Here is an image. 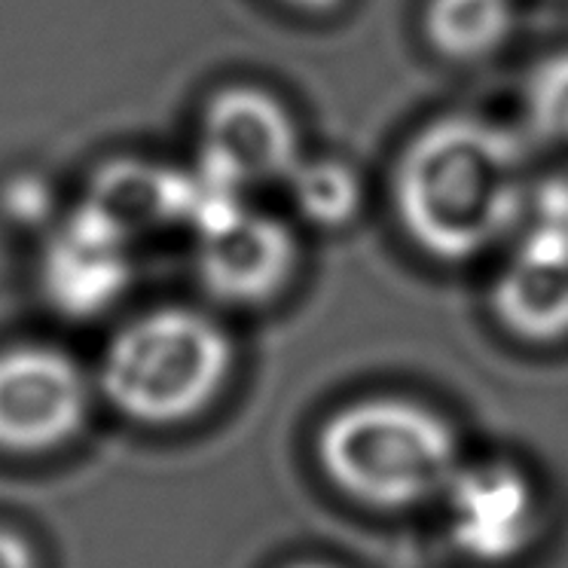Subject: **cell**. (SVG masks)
<instances>
[{
    "instance_id": "obj_5",
    "label": "cell",
    "mask_w": 568,
    "mask_h": 568,
    "mask_svg": "<svg viewBox=\"0 0 568 568\" xmlns=\"http://www.w3.org/2000/svg\"><path fill=\"white\" fill-rule=\"evenodd\" d=\"M446 531L462 554L483 566H505L541 535V498L510 462L462 465L446 486Z\"/></svg>"
},
{
    "instance_id": "obj_10",
    "label": "cell",
    "mask_w": 568,
    "mask_h": 568,
    "mask_svg": "<svg viewBox=\"0 0 568 568\" xmlns=\"http://www.w3.org/2000/svg\"><path fill=\"white\" fill-rule=\"evenodd\" d=\"M517 22L514 0H428L425 34L456 62H477L501 50Z\"/></svg>"
},
{
    "instance_id": "obj_14",
    "label": "cell",
    "mask_w": 568,
    "mask_h": 568,
    "mask_svg": "<svg viewBox=\"0 0 568 568\" xmlns=\"http://www.w3.org/2000/svg\"><path fill=\"white\" fill-rule=\"evenodd\" d=\"M7 202H10V214L13 221H34L40 211L47 209V190L34 181V178H19L16 184L7 190Z\"/></svg>"
},
{
    "instance_id": "obj_2",
    "label": "cell",
    "mask_w": 568,
    "mask_h": 568,
    "mask_svg": "<svg viewBox=\"0 0 568 568\" xmlns=\"http://www.w3.org/2000/svg\"><path fill=\"white\" fill-rule=\"evenodd\" d=\"M318 462L352 501L407 510L444 498L462 468V446L437 409L407 397H364L327 419Z\"/></svg>"
},
{
    "instance_id": "obj_15",
    "label": "cell",
    "mask_w": 568,
    "mask_h": 568,
    "mask_svg": "<svg viewBox=\"0 0 568 568\" xmlns=\"http://www.w3.org/2000/svg\"><path fill=\"white\" fill-rule=\"evenodd\" d=\"M0 568H38L31 544L10 529H0Z\"/></svg>"
},
{
    "instance_id": "obj_16",
    "label": "cell",
    "mask_w": 568,
    "mask_h": 568,
    "mask_svg": "<svg viewBox=\"0 0 568 568\" xmlns=\"http://www.w3.org/2000/svg\"><path fill=\"white\" fill-rule=\"evenodd\" d=\"M284 3H291L297 10H310V13H327V10L339 7L343 0H284Z\"/></svg>"
},
{
    "instance_id": "obj_4",
    "label": "cell",
    "mask_w": 568,
    "mask_h": 568,
    "mask_svg": "<svg viewBox=\"0 0 568 568\" xmlns=\"http://www.w3.org/2000/svg\"><path fill=\"white\" fill-rule=\"evenodd\" d=\"M89 383L62 348H0V449L38 456L68 444L87 422Z\"/></svg>"
},
{
    "instance_id": "obj_7",
    "label": "cell",
    "mask_w": 568,
    "mask_h": 568,
    "mask_svg": "<svg viewBox=\"0 0 568 568\" xmlns=\"http://www.w3.org/2000/svg\"><path fill=\"white\" fill-rule=\"evenodd\" d=\"M199 156L251 190L287 181L297 169L300 129L282 99L257 87H226L202 111Z\"/></svg>"
},
{
    "instance_id": "obj_13",
    "label": "cell",
    "mask_w": 568,
    "mask_h": 568,
    "mask_svg": "<svg viewBox=\"0 0 568 568\" xmlns=\"http://www.w3.org/2000/svg\"><path fill=\"white\" fill-rule=\"evenodd\" d=\"M517 235L519 254L568 263V181L531 186Z\"/></svg>"
},
{
    "instance_id": "obj_9",
    "label": "cell",
    "mask_w": 568,
    "mask_h": 568,
    "mask_svg": "<svg viewBox=\"0 0 568 568\" xmlns=\"http://www.w3.org/2000/svg\"><path fill=\"white\" fill-rule=\"evenodd\" d=\"M493 310L507 331L526 343H559L568 336V263L514 251L495 278Z\"/></svg>"
},
{
    "instance_id": "obj_17",
    "label": "cell",
    "mask_w": 568,
    "mask_h": 568,
    "mask_svg": "<svg viewBox=\"0 0 568 568\" xmlns=\"http://www.w3.org/2000/svg\"><path fill=\"white\" fill-rule=\"evenodd\" d=\"M287 568H334V566H327V562H297V566H287Z\"/></svg>"
},
{
    "instance_id": "obj_6",
    "label": "cell",
    "mask_w": 568,
    "mask_h": 568,
    "mask_svg": "<svg viewBox=\"0 0 568 568\" xmlns=\"http://www.w3.org/2000/svg\"><path fill=\"white\" fill-rule=\"evenodd\" d=\"M132 239L135 235L92 199L71 211L40 254V287L52 310L74 322L111 310L132 278Z\"/></svg>"
},
{
    "instance_id": "obj_1",
    "label": "cell",
    "mask_w": 568,
    "mask_h": 568,
    "mask_svg": "<svg viewBox=\"0 0 568 568\" xmlns=\"http://www.w3.org/2000/svg\"><path fill=\"white\" fill-rule=\"evenodd\" d=\"M392 193L397 221L425 254L480 257L519 230L531 193L529 148L507 125L449 113L404 148Z\"/></svg>"
},
{
    "instance_id": "obj_11",
    "label": "cell",
    "mask_w": 568,
    "mask_h": 568,
    "mask_svg": "<svg viewBox=\"0 0 568 568\" xmlns=\"http://www.w3.org/2000/svg\"><path fill=\"white\" fill-rule=\"evenodd\" d=\"M287 184L300 214L322 230L348 226L364 205V181L343 160H303Z\"/></svg>"
},
{
    "instance_id": "obj_12",
    "label": "cell",
    "mask_w": 568,
    "mask_h": 568,
    "mask_svg": "<svg viewBox=\"0 0 568 568\" xmlns=\"http://www.w3.org/2000/svg\"><path fill=\"white\" fill-rule=\"evenodd\" d=\"M526 132L547 144H568V50L550 52L531 64L523 80Z\"/></svg>"
},
{
    "instance_id": "obj_8",
    "label": "cell",
    "mask_w": 568,
    "mask_h": 568,
    "mask_svg": "<svg viewBox=\"0 0 568 568\" xmlns=\"http://www.w3.org/2000/svg\"><path fill=\"white\" fill-rule=\"evenodd\" d=\"M300 266L291 226L263 211L242 209L199 235L196 275L205 294L226 306H263L282 294Z\"/></svg>"
},
{
    "instance_id": "obj_3",
    "label": "cell",
    "mask_w": 568,
    "mask_h": 568,
    "mask_svg": "<svg viewBox=\"0 0 568 568\" xmlns=\"http://www.w3.org/2000/svg\"><path fill=\"white\" fill-rule=\"evenodd\" d=\"M233 371V339L211 315L160 306L123 324L101 361V392L141 425H174L209 407Z\"/></svg>"
}]
</instances>
